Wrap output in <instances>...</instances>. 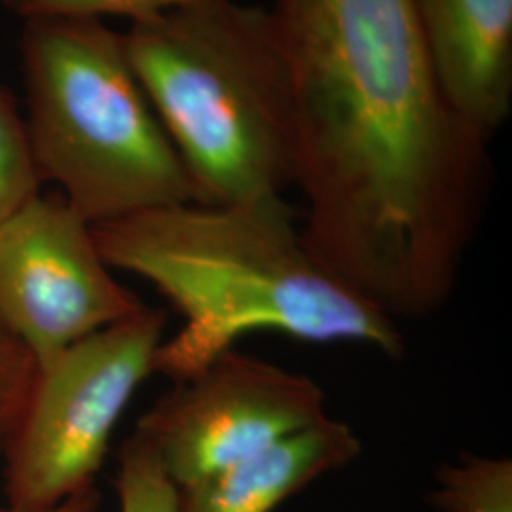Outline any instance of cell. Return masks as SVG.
Here are the masks:
<instances>
[{"mask_svg": "<svg viewBox=\"0 0 512 512\" xmlns=\"http://www.w3.org/2000/svg\"><path fill=\"white\" fill-rule=\"evenodd\" d=\"M302 238L397 321L440 310L490 196V141L446 105L414 0H274Z\"/></svg>", "mask_w": 512, "mask_h": 512, "instance_id": "cell-1", "label": "cell"}, {"mask_svg": "<svg viewBox=\"0 0 512 512\" xmlns=\"http://www.w3.org/2000/svg\"><path fill=\"white\" fill-rule=\"evenodd\" d=\"M92 228L110 270L147 279L183 315L156 359V372L175 382L256 330L403 353L397 323L311 253L281 196L167 205Z\"/></svg>", "mask_w": 512, "mask_h": 512, "instance_id": "cell-2", "label": "cell"}, {"mask_svg": "<svg viewBox=\"0 0 512 512\" xmlns=\"http://www.w3.org/2000/svg\"><path fill=\"white\" fill-rule=\"evenodd\" d=\"M131 69L200 205L279 198L293 184V101L268 8L209 0L129 23Z\"/></svg>", "mask_w": 512, "mask_h": 512, "instance_id": "cell-3", "label": "cell"}, {"mask_svg": "<svg viewBox=\"0 0 512 512\" xmlns=\"http://www.w3.org/2000/svg\"><path fill=\"white\" fill-rule=\"evenodd\" d=\"M23 118L40 181L92 226L194 203L177 150L101 19L25 21Z\"/></svg>", "mask_w": 512, "mask_h": 512, "instance_id": "cell-4", "label": "cell"}, {"mask_svg": "<svg viewBox=\"0 0 512 512\" xmlns=\"http://www.w3.org/2000/svg\"><path fill=\"white\" fill-rule=\"evenodd\" d=\"M164 327V313L145 306L38 365L2 454L8 507L46 509L93 488L118 421L156 372Z\"/></svg>", "mask_w": 512, "mask_h": 512, "instance_id": "cell-5", "label": "cell"}, {"mask_svg": "<svg viewBox=\"0 0 512 512\" xmlns=\"http://www.w3.org/2000/svg\"><path fill=\"white\" fill-rule=\"evenodd\" d=\"M327 418L325 391L310 376L234 348L177 382L135 435L183 490Z\"/></svg>", "mask_w": 512, "mask_h": 512, "instance_id": "cell-6", "label": "cell"}, {"mask_svg": "<svg viewBox=\"0 0 512 512\" xmlns=\"http://www.w3.org/2000/svg\"><path fill=\"white\" fill-rule=\"evenodd\" d=\"M143 308L61 194L38 192L0 224V319L37 365Z\"/></svg>", "mask_w": 512, "mask_h": 512, "instance_id": "cell-7", "label": "cell"}, {"mask_svg": "<svg viewBox=\"0 0 512 512\" xmlns=\"http://www.w3.org/2000/svg\"><path fill=\"white\" fill-rule=\"evenodd\" d=\"M446 105L492 141L512 109V0H414Z\"/></svg>", "mask_w": 512, "mask_h": 512, "instance_id": "cell-8", "label": "cell"}, {"mask_svg": "<svg viewBox=\"0 0 512 512\" xmlns=\"http://www.w3.org/2000/svg\"><path fill=\"white\" fill-rule=\"evenodd\" d=\"M359 454L361 440L353 429L329 416L179 490V512H272Z\"/></svg>", "mask_w": 512, "mask_h": 512, "instance_id": "cell-9", "label": "cell"}, {"mask_svg": "<svg viewBox=\"0 0 512 512\" xmlns=\"http://www.w3.org/2000/svg\"><path fill=\"white\" fill-rule=\"evenodd\" d=\"M427 503L440 512H512L511 459L471 454L444 463Z\"/></svg>", "mask_w": 512, "mask_h": 512, "instance_id": "cell-10", "label": "cell"}, {"mask_svg": "<svg viewBox=\"0 0 512 512\" xmlns=\"http://www.w3.org/2000/svg\"><path fill=\"white\" fill-rule=\"evenodd\" d=\"M116 492L120 512H179V488L165 473L154 448L137 435L120 452Z\"/></svg>", "mask_w": 512, "mask_h": 512, "instance_id": "cell-11", "label": "cell"}, {"mask_svg": "<svg viewBox=\"0 0 512 512\" xmlns=\"http://www.w3.org/2000/svg\"><path fill=\"white\" fill-rule=\"evenodd\" d=\"M23 116L0 86V224L40 192Z\"/></svg>", "mask_w": 512, "mask_h": 512, "instance_id": "cell-12", "label": "cell"}, {"mask_svg": "<svg viewBox=\"0 0 512 512\" xmlns=\"http://www.w3.org/2000/svg\"><path fill=\"white\" fill-rule=\"evenodd\" d=\"M14 16L31 19L82 18L107 16L133 21L154 18L169 10L196 6L209 0H0Z\"/></svg>", "mask_w": 512, "mask_h": 512, "instance_id": "cell-13", "label": "cell"}, {"mask_svg": "<svg viewBox=\"0 0 512 512\" xmlns=\"http://www.w3.org/2000/svg\"><path fill=\"white\" fill-rule=\"evenodd\" d=\"M37 370L31 351L0 319V456L18 427L35 385Z\"/></svg>", "mask_w": 512, "mask_h": 512, "instance_id": "cell-14", "label": "cell"}, {"mask_svg": "<svg viewBox=\"0 0 512 512\" xmlns=\"http://www.w3.org/2000/svg\"><path fill=\"white\" fill-rule=\"evenodd\" d=\"M99 505V494L93 488H88L80 494H74L57 503L54 507H46V509H14V507H4L0 512H93Z\"/></svg>", "mask_w": 512, "mask_h": 512, "instance_id": "cell-15", "label": "cell"}]
</instances>
